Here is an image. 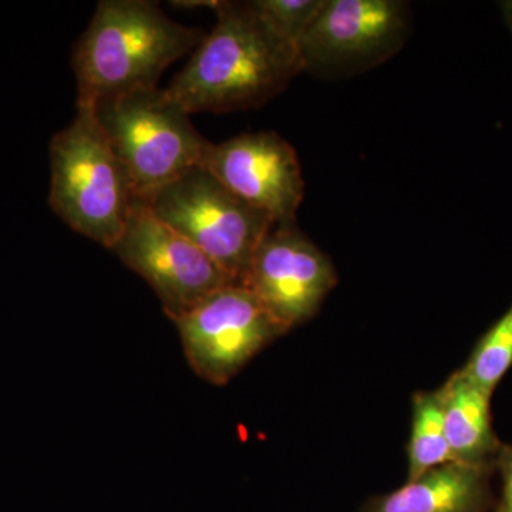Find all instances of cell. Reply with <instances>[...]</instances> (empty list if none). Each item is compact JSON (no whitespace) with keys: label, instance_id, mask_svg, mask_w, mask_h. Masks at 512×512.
<instances>
[{"label":"cell","instance_id":"4fadbf2b","mask_svg":"<svg viewBox=\"0 0 512 512\" xmlns=\"http://www.w3.org/2000/svg\"><path fill=\"white\" fill-rule=\"evenodd\" d=\"M407 456V481L416 480L434 468L453 463L437 392H419L413 396L412 433Z\"/></svg>","mask_w":512,"mask_h":512},{"label":"cell","instance_id":"30bf717a","mask_svg":"<svg viewBox=\"0 0 512 512\" xmlns=\"http://www.w3.org/2000/svg\"><path fill=\"white\" fill-rule=\"evenodd\" d=\"M201 165L275 225L295 224L305 195L301 161L295 148L275 131L210 143Z\"/></svg>","mask_w":512,"mask_h":512},{"label":"cell","instance_id":"9c48e42d","mask_svg":"<svg viewBox=\"0 0 512 512\" xmlns=\"http://www.w3.org/2000/svg\"><path fill=\"white\" fill-rule=\"evenodd\" d=\"M335 265L296 224L275 225L256 248L244 284L285 332L318 312L338 284Z\"/></svg>","mask_w":512,"mask_h":512},{"label":"cell","instance_id":"277c9868","mask_svg":"<svg viewBox=\"0 0 512 512\" xmlns=\"http://www.w3.org/2000/svg\"><path fill=\"white\" fill-rule=\"evenodd\" d=\"M92 109L140 200L201 165L210 144L167 89L138 90Z\"/></svg>","mask_w":512,"mask_h":512},{"label":"cell","instance_id":"2e32d148","mask_svg":"<svg viewBox=\"0 0 512 512\" xmlns=\"http://www.w3.org/2000/svg\"><path fill=\"white\" fill-rule=\"evenodd\" d=\"M495 467L503 478V490L494 512H512V444H503L498 453Z\"/></svg>","mask_w":512,"mask_h":512},{"label":"cell","instance_id":"ba28073f","mask_svg":"<svg viewBox=\"0 0 512 512\" xmlns=\"http://www.w3.org/2000/svg\"><path fill=\"white\" fill-rule=\"evenodd\" d=\"M191 369L224 386L285 330L242 284L224 286L174 320Z\"/></svg>","mask_w":512,"mask_h":512},{"label":"cell","instance_id":"8992f818","mask_svg":"<svg viewBox=\"0 0 512 512\" xmlns=\"http://www.w3.org/2000/svg\"><path fill=\"white\" fill-rule=\"evenodd\" d=\"M410 22L399 0H325L299 42L302 72L343 79L375 69L403 49Z\"/></svg>","mask_w":512,"mask_h":512},{"label":"cell","instance_id":"7a4b0ae2","mask_svg":"<svg viewBox=\"0 0 512 512\" xmlns=\"http://www.w3.org/2000/svg\"><path fill=\"white\" fill-rule=\"evenodd\" d=\"M205 33L168 18L147 0H103L73 47L77 104L96 106L158 87L165 69L197 49Z\"/></svg>","mask_w":512,"mask_h":512},{"label":"cell","instance_id":"7c38bea8","mask_svg":"<svg viewBox=\"0 0 512 512\" xmlns=\"http://www.w3.org/2000/svg\"><path fill=\"white\" fill-rule=\"evenodd\" d=\"M436 392L453 461L495 467L503 443L494 431L491 397L468 382L460 370Z\"/></svg>","mask_w":512,"mask_h":512},{"label":"cell","instance_id":"9a60e30c","mask_svg":"<svg viewBox=\"0 0 512 512\" xmlns=\"http://www.w3.org/2000/svg\"><path fill=\"white\" fill-rule=\"evenodd\" d=\"M248 5L266 28L286 42L299 46L318 18L325 0H252Z\"/></svg>","mask_w":512,"mask_h":512},{"label":"cell","instance_id":"8fae6325","mask_svg":"<svg viewBox=\"0 0 512 512\" xmlns=\"http://www.w3.org/2000/svg\"><path fill=\"white\" fill-rule=\"evenodd\" d=\"M494 466L453 463L434 468L389 494L369 498L360 512H488Z\"/></svg>","mask_w":512,"mask_h":512},{"label":"cell","instance_id":"3957f363","mask_svg":"<svg viewBox=\"0 0 512 512\" xmlns=\"http://www.w3.org/2000/svg\"><path fill=\"white\" fill-rule=\"evenodd\" d=\"M49 154L50 208L74 232L111 251L137 195L92 107L77 104L72 123L50 141Z\"/></svg>","mask_w":512,"mask_h":512},{"label":"cell","instance_id":"e0dca14e","mask_svg":"<svg viewBox=\"0 0 512 512\" xmlns=\"http://www.w3.org/2000/svg\"><path fill=\"white\" fill-rule=\"evenodd\" d=\"M501 13H503V19L508 30H510L512 36V0H505L500 3Z\"/></svg>","mask_w":512,"mask_h":512},{"label":"cell","instance_id":"5bb4252c","mask_svg":"<svg viewBox=\"0 0 512 512\" xmlns=\"http://www.w3.org/2000/svg\"><path fill=\"white\" fill-rule=\"evenodd\" d=\"M512 367V303L507 312L478 340L460 369L468 382L493 397L494 390Z\"/></svg>","mask_w":512,"mask_h":512},{"label":"cell","instance_id":"6da1fadb","mask_svg":"<svg viewBox=\"0 0 512 512\" xmlns=\"http://www.w3.org/2000/svg\"><path fill=\"white\" fill-rule=\"evenodd\" d=\"M211 9L217 23L165 87L191 116L264 106L303 73L298 46L266 28L248 2L217 0Z\"/></svg>","mask_w":512,"mask_h":512},{"label":"cell","instance_id":"5b68a950","mask_svg":"<svg viewBox=\"0 0 512 512\" xmlns=\"http://www.w3.org/2000/svg\"><path fill=\"white\" fill-rule=\"evenodd\" d=\"M141 201L239 284H244L256 248L275 227L265 212L228 190L202 165Z\"/></svg>","mask_w":512,"mask_h":512},{"label":"cell","instance_id":"52a82bcc","mask_svg":"<svg viewBox=\"0 0 512 512\" xmlns=\"http://www.w3.org/2000/svg\"><path fill=\"white\" fill-rule=\"evenodd\" d=\"M111 252L153 288L173 322L224 286L239 284L138 198Z\"/></svg>","mask_w":512,"mask_h":512}]
</instances>
